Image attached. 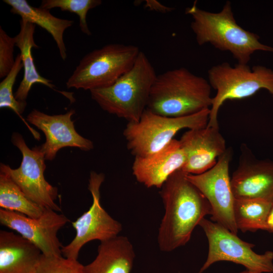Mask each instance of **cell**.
<instances>
[{
    "label": "cell",
    "instance_id": "ba28073f",
    "mask_svg": "<svg viewBox=\"0 0 273 273\" xmlns=\"http://www.w3.org/2000/svg\"><path fill=\"white\" fill-rule=\"evenodd\" d=\"M208 241L207 259L199 273L212 264L228 261L243 265L254 273L273 272V252L257 254L253 251L254 245L242 240L237 235L219 224L205 218L199 223Z\"/></svg>",
    "mask_w": 273,
    "mask_h": 273
},
{
    "label": "cell",
    "instance_id": "30bf717a",
    "mask_svg": "<svg viewBox=\"0 0 273 273\" xmlns=\"http://www.w3.org/2000/svg\"><path fill=\"white\" fill-rule=\"evenodd\" d=\"M104 179L102 173H90L88 189L92 195L93 203L87 211L72 222L76 235L68 245L62 246L63 257L77 260L80 249L87 243L108 240L121 231V224L113 218L101 204L100 188Z\"/></svg>",
    "mask_w": 273,
    "mask_h": 273
},
{
    "label": "cell",
    "instance_id": "7402d4cb",
    "mask_svg": "<svg viewBox=\"0 0 273 273\" xmlns=\"http://www.w3.org/2000/svg\"><path fill=\"white\" fill-rule=\"evenodd\" d=\"M0 207L31 218H38L45 208L28 198L7 175L0 172Z\"/></svg>",
    "mask_w": 273,
    "mask_h": 273
},
{
    "label": "cell",
    "instance_id": "4316f807",
    "mask_svg": "<svg viewBox=\"0 0 273 273\" xmlns=\"http://www.w3.org/2000/svg\"><path fill=\"white\" fill-rule=\"evenodd\" d=\"M144 7L148 10L162 13H167L173 10V8L164 6L158 1L155 0L145 1Z\"/></svg>",
    "mask_w": 273,
    "mask_h": 273
},
{
    "label": "cell",
    "instance_id": "603a6c76",
    "mask_svg": "<svg viewBox=\"0 0 273 273\" xmlns=\"http://www.w3.org/2000/svg\"><path fill=\"white\" fill-rule=\"evenodd\" d=\"M101 0H43L41 8L50 10L59 8L62 11L76 14L79 18V27L81 31L87 35H92L86 21V16L89 10L101 5Z\"/></svg>",
    "mask_w": 273,
    "mask_h": 273
},
{
    "label": "cell",
    "instance_id": "ffe728a7",
    "mask_svg": "<svg viewBox=\"0 0 273 273\" xmlns=\"http://www.w3.org/2000/svg\"><path fill=\"white\" fill-rule=\"evenodd\" d=\"M11 6V12L19 15L28 22L37 25L47 31L55 41L61 57L67 58L66 49L63 35L66 29L73 25L74 21L53 16L49 10L31 6L26 0H4Z\"/></svg>",
    "mask_w": 273,
    "mask_h": 273
},
{
    "label": "cell",
    "instance_id": "cb8c5ba5",
    "mask_svg": "<svg viewBox=\"0 0 273 273\" xmlns=\"http://www.w3.org/2000/svg\"><path fill=\"white\" fill-rule=\"evenodd\" d=\"M22 68L21 57L20 54H18L15 58L13 67L0 83V108L12 110L26 123L21 115L24 111L27 103L16 100L13 92L17 77Z\"/></svg>",
    "mask_w": 273,
    "mask_h": 273
},
{
    "label": "cell",
    "instance_id": "ac0fdd59",
    "mask_svg": "<svg viewBox=\"0 0 273 273\" xmlns=\"http://www.w3.org/2000/svg\"><path fill=\"white\" fill-rule=\"evenodd\" d=\"M134 257L128 239L117 236L101 242L95 259L84 265V273H130Z\"/></svg>",
    "mask_w": 273,
    "mask_h": 273
},
{
    "label": "cell",
    "instance_id": "7a4b0ae2",
    "mask_svg": "<svg viewBox=\"0 0 273 273\" xmlns=\"http://www.w3.org/2000/svg\"><path fill=\"white\" fill-rule=\"evenodd\" d=\"M185 12L193 19L191 28L199 46L209 43L220 51L229 52L238 64H247L258 51L273 53V48L261 43L257 34L238 24L229 1L217 13L202 10L196 2Z\"/></svg>",
    "mask_w": 273,
    "mask_h": 273
},
{
    "label": "cell",
    "instance_id": "52a82bcc",
    "mask_svg": "<svg viewBox=\"0 0 273 273\" xmlns=\"http://www.w3.org/2000/svg\"><path fill=\"white\" fill-rule=\"evenodd\" d=\"M140 51L137 46L117 43L94 50L81 59L66 86L89 91L108 87L132 68Z\"/></svg>",
    "mask_w": 273,
    "mask_h": 273
},
{
    "label": "cell",
    "instance_id": "277c9868",
    "mask_svg": "<svg viewBox=\"0 0 273 273\" xmlns=\"http://www.w3.org/2000/svg\"><path fill=\"white\" fill-rule=\"evenodd\" d=\"M156 76L150 60L140 51L128 71L111 85L90 90L91 97L108 113L128 122H138L147 108Z\"/></svg>",
    "mask_w": 273,
    "mask_h": 273
},
{
    "label": "cell",
    "instance_id": "6da1fadb",
    "mask_svg": "<svg viewBox=\"0 0 273 273\" xmlns=\"http://www.w3.org/2000/svg\"><path fill=\"white\" fill-rule=\"evenodd\" d=\"M160 192L165 213L159 229L160 250L170 252L185 245L195 228L211 214V206L181 169L172 174Z\"/></svg>",
    "mask_w": 273,
    "mask_h": 273
},
{
    "label": "cell",
    "instance_id": "5b68a950",
    "mask_svg": "<svg viewBox=\"0 0 273 273\" xmlns=\"http://www.w3.org/2000/svg\"><path fill=\"white\" fill-rule=\"evenodd\" d=\"M208 81L216 94L212 98L207 125L219 128L218 114L220 107L229 100H240L266 89L273 97V70L262 65L250 67L248 64L232 66L223 62L211 67Z\"/></svg>",
    "mask_w": 273,
    "mask_h": 273
},
{
    "label": "cell",
    "instance_id": "f1b7e54d",
    "mask_svg": "<svg viewBox=\"0 0 273 273\" xmlns=\"http://www.w3.org/2000/svg\"><path fill=\"white\" fill-rule=\"evenodd\" d=\"M239 273H254V272H253L252 271H250L246 269V270H245L244 271H241V272H240Z\"/></svg>",
    "mask_w": 273,
    "mask_h": 273
},
{
    "label": "cell",
    "instance_id": "e0dca14e",
    "mask_svg": "<svg viewBox=\"0 0 273 273\" xmlns=\"http://www.w3.org/2000/svg\"><path fill=\"white\" fill-rule=\"evenodd\" d=\"M41 254L19 234L0 231V273H32Z\"/></svg>",
    "mask_w": 273,
    "mask_h": 273
},
{
    "label": "cell",
    "instance_id": "8992f818",
    "mask_svg": "<svg viewBox=\"0 0 273 273\" xmlns=\"http://www.w3.org/2000/svg\"><path fill=\"white\" fill-rule=\"evenodd\" d=\"M210 109L183 117H171L147 109L140 119L128 122L123 136L128 150L135 157H145L167 146L180 130L203 127L208 124Z\"/></svg>",
    "mask_w": 273,
    "mask_h": 273
},
{
    "label": "cell",
    "instance_id": "2e32d148",
    "mask_svg": "<svg viewBox=\"0 0 273 273\" xmlns=\"http://www.w3.org/2000/svg\"><path fill=\"white\" fill-rule=\"evenodd\" d=\"M185 162L179 140H172L162 149L145 157H135L132 166L136 180L147 188H161L168 178L181 169Z\"/></svg>",
    "mask_w": 273,
    "mask_h": 273
},
{
    "label": "cell",
    "instance_id": "5bb4252c",
    "mask_svg": "<svg viewBox=\"0 0 273 273\" xmlns=\"http://www.w3.org/2000/svg\"><path fill=\"white\" fill-rule=\"evenodd\" d=\"M231 183L236 199H263L273 203V161L257 159L243 145Z\"/></svg>",
    "mask_w": 273,
    "mask_h": 273
},
{
    "label": "cell",
    "instance_id": "9a60e30c",
    "mask_svg": "<svg viewBox=\"0 0 273 273\" xmlns=\"http://www.w3.org/2000/svg\"><path fill=\"white\" fill-rule=\"evenodd\" d=\"M179 141L185 157L181 170L187 174H199L208 170L227 150L219 128L208 125L189 129Z\"/></svg>",
    "mask_w": 273,
    "mask_h": 273
},
{
    "label": "cell",
    "instance_id": "d4e9b609",
    "mask_svg": "<svg viewBox=\"0 0 273 273\" xmlns=\"http://www.w3.org/2000/svg\"><path fill=\"white\" fill-rule=\"evenodd\" d=\"M32 273H84V265L77 260L42 254Z\"/></svg>",
    "mask_w": 273,
    "mask_h": 273
},
{
    "label": "cell",
    "instance_id": "484cf974",
    "mask_svg": "<svg viewBox=\"0 0 273 273\" xmlns=\"http://www.w3.org/2000/svg\"><path fill=\"white\" fill-rule=\"evenodd\" d=\"M16 46L15 37L10 36L0 27V78L5 77L14 66L13 52Z\"/></svg>",
    "mask_w": 273,
    "mask_h": 273
},
{
    "label": "cell",
    "instance_id": "44dd1931",
    "mask_svg": "<svg viewBox=\"0 0 273 273\" xmlns=\"http://www.w3.org/2000/svg\"><path fill=\"white\" fill-rule=\"evenodd\" d=\"M272 204L263 199L235 198L233 211L238 230L243 232L266 231Z\"/></svg>",
    "mask_w": 273,
    "mask_h": 273
},
{
    "label": "cell",
    "instance_id": "d6986e66",
    "mask_svg": "<svg viewBox=\"0 0 273 273\" xmlns=\"http://www.w3.org/2000/svg\"><path fill=\"white\" fill-rule=\"evenodd\" d=\"M20 30L15 37L16 46L20 51L24 75L17 89L14 94L16 100L26 102L28 93L32 86L35 83L44 85L54 88L52 80L41 76L37 72L32 55V49L38 48L34 39L35 25L21 19Z\"/></svg>",
    "mask_w": 273,
    "mask_h": 273
},
{
    "label": "cell",
    "instance_id": "83f0119b",
    "mask_svg": "<svg viewBox=\"0 0 273 273\" xmlns=\"http://www.w3.org/2000/svg\"><path fill=\"white\" fill-rule=\"evenodd\" d=\"M266 231L273 235V204L267 219Z\"/></svg>",
    "mask_w": 273,
    "mask_h": 273
},
{
    "label": "cell",
    "instance_id": "7c38bea8",
    "mask_svg": "<svg viewBox=\"0 0 273 273\" xmlns=\"http://www.w3.org/2000/svg\"><path fill=\"white\" fill-rule=\"evenodd\" d=\"M69 221L63 214L44 209L40 216L31 218L19 213L0 209L1 224L16 231L49 256H62L58 231Z\"/></svg>",
    "mask_w": 273,
    "mask_h": 273
},
{
    "label": "cell",
    "instance_id": "3957f363",
    "mask_svg": "<svg viewBox=\"0 0 273 273\" xmlns=\"http://www.w3.org/2000/svg\"><path fill=\"white\" fill-rule=\"evenodd\" d=\"M212 98L208 80L180 67L157 75L146 109L167 117L186 116L210 109Z\"/></svg>",
    "mask_w": 273,
    "mask_h": 273
},
{
    "label": "cell",
    "instance_id": "4fadbf2b",
    "mask_svg": "<svg viewBox=\"0 0 273 273\" xmlns=\"http://www.w3.org/2000/svg\"><path fill=\"white\" fill-rule=\"evenodd\" d=\"M75 113L71 109L63 114L51 115L33 109L27 116L26 121L45 135L46 141L39 148L46 160H53L58 151L65 147H75L84 151L93 149V142L75 130L74 121L71 118Z\"/></svg>",
    "mask_w": 273,
    "mask_h": 273
},
{
    "label": "cell",
    "instance_id": "9c48e42d",
    "mask_svg": "<svg viewBox=\"0 0 273 273\" xmlns=\"http://www.w3.org/2000/svg\"><path fill=\"white\" fill-rule=\"evenodd\" d=\"M11 141L22 155L21 164L18 168L13 169L1 163L0 172L9 176L33 202L44 208L60 211V207L55 202L58 196V189L44 178L46 160L39 146L30 149L18 132L13 133Z\"/></svg>",
    "mask_w": 273,
    "mask_h": 273
},
{
    "label": "cell",
    "instance_id": "8fae6325",
    "mask_svg": "<svg viewBox=\"0 0 273 273\" xmlns=\"http://www.w3.org/2000/svg\"><path fill=\"white\" fill-rule=\"evenodd\" d=\"M231 158L232 152L227 149L211 168L199 174H187V177L208 201L212 220L237 235L233 211L235 197L229 175Z\"/></svg>",
    "mask_w": 273,
    "mask_h": 273
}]
</instances>
